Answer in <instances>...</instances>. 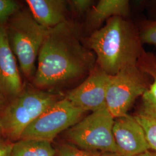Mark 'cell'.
<instances>
[{
	"label": "cell",
	"instance_id": "5bb4252c",
	"mask_svg": "<svg viewBox=\"0 0 156 156\" xmlns=\"http://www.w3.org/2000/svg\"><path fill=\"white\" fill-rule=\"evenodd\" d=\"M51 142L37 140H19L14 143L11 156H55Z\"/></svg>",
	"mask_w": 156,
	"mask_h": 156
},
{
	"label": "cell",
	"instance_id": "9a60e30c",
	"mask_svg": "<svg viewBox=\"0 0 156 156\" xmlns=\"http://www.w3.org/2000/svg\"><path fill=\"white\" fill-rule=\"evenodd\" d=\"M137 66L151 79L149 89L141 98L156 106V56L151 53L145 51L140 58Z\"/></svg>",
	"mask_w": 156,
	"mask_h": 156
},
{
	"label": "cell",
	"instance_id": "ac0fdd59",
	"mask_svg": "<svg viewBox=\"0 0 156 156\" xmlns=\"http://www.w3.org/2000/svg\"><path fill=\"white\" fill-rule=\"evenodd\" d=\"M139 34L142 44L156 45V20L143 23Z\"/></svg>",
	"mask_w": 156,
	"mask_h": 156
},
{
	"label": "cell",
	"instance_id": "8992f818",
	"mask_svg": "<svg viewBox=\"0 0 156 156\" xmlns=\"http://www.w3.org/2000/svg\"><path fill=\"white\" fill-rule=\"evenodd\" d=\"M151 77L138 66L123 68L111 76L106 96V109L114 119L127 115L135 100L148 90Z\"/></svg>",
	"mask_w": 156,
	"mask_h": 156
},
{
	"label": "cell",
	"instance_id": "277c9868",
	"mask_svg": "<svg viewBox=\"0 0 156 156\" xmlns=\"http://www.w3.org/2000/svg\"><path fill=\"white\" fill-rule=\"evenodd\" d=\"M58 100L49 92L23 90L1 112L2 134L10 140H20L28 126Z\"/></svg>",
	"mask_w": 156,
	"mask_h": 156
},
{
	"label": "cell",
	"instance_id": "ba28073f",
	"mask_svg": "<svg viewBox=\"0 0 156 156\" xmlns=\"http://www.w3.org/2000/svg\"><path fill=\"white\" fill-rule=\"evenodd\" d=\"M111 77L98 66L94 68L88 77L70 91L66 98L86 112L106 108V93Z\"/></svg>",
	"mask_w": 156,
	"mask_h": 156
},
{
	"label": "cell",
	"instance_id": "603a6c76",
	"mask_svg": "<svg viewBox=\"0 0 156 156\" xmlns=\"http://www.w3.org/2000/svg\"><path fill=\"white\" fill-rule=\"evenodd\" d=\"M101 156H122L117 153H111V152H104L102 153Z\"/></svg>",
	"mask_w": 156,
	"mask_h": 156
},
{
	"label": "cell",
	"instance_id": "2e32d148",
	"mask_svg": "<svg viewBox=\"0 0 156 156\" xmlns=\"http://www.w3.org/2000/svg\"><path fill=\"white\" fill-rule=\"evenodd\" d=\"M58 156H101V152L79 148L71 144L60 145L57 151Z\"/></svg>",
	"mask_w": 156,
	"mask_h": 156
},
{
	"label": "cell",
	"instance_id": "6da1fadb",
	"mask_svg": "<svg viewBox=\"0 0 156 156\" xmlns=\"http://www.w3.org/2000/svg\"><path fill=\"white\" fill-rule=\"evenodd\" d=\"M94 63V55L66 21L49 30L39 51L34 83L39 88L64 83L90 73Z\"/></svg>",
	"mask_w": 156,
	"mask_h": 156
},
{
	"label": "cell",
	"instance_id": "3957f363",
	"mask_svg": "<svg viewBox=\"0 0 156 156\" xmlns=\"http://www.w3.org/2000/svg\"><path fill=\"white\" fill-rule=\"evenodd\" d=\"M12 50L26 77L34 76L39 51L48 28L35 21L30 12L20 10L5 24Z\"/></svg>",
	"mask_w": 156,
	"mask_h": 156
},
{
	"label": "cell",
	"instance_id": "d4e9b609",
	"mask_svg": "<svg viewBox=\"0 0 156 156\" xmlns=\"http://www.w3.org/2000/svg\"><path fill=\"white\" fill-rule=\"evenodd\" d=\"M0 134H2V131H1V127L0 125Z\"/></svg>",
	"mask_w": 156,
	"mask_h": 156
},
{
	"label": "cell",
	"instance_id": "52a82bcc",
	"mask_svg": "<svg viewBox=\"0 0 156 156\" xmlns=\"http://www.w3.org/2000/svg\"><path fill=\"white\" fill-rule=\"evenodd\" d=\"M84 113L66 98L58 100L28 126L20 140L51 142L60 133L79 122Z\"/></svg>",
	"mask_w": 156,
	"mask_h": 156
},
{
	"label": "cell",
	"instance_id": "7402d4cb",
	"mask_svg": "<svg viewBox=\"0 0 156 156\" xmlns=\"http://www.w3.org/2000/svg\"><path fill=\"white\" fill-rule=\"evenodd\" d=\"M135 156H156V153L154 151L150 149Z\"/></svg>",
	"mask_w": 156,
	"mask_h": 156
},
{
	"label": "cell",
	"instance_id": "d6986e66",
	"mask_svg": "<svg viewBox=\"0 0 156 156\" xmlns=\"http://www.w3.org/2000/svg\"><path fill=\"white\" fill-rule=\"evenodd\" d=\"M68 3L73 11L78 15H82L89 11L94 6V1L92 0H73Z\"/></svg>",
	"mask_w": 156,
	"mask_h": 156
},
{
	"label": "cell",
	"instance_id": "cb8c5ba5",
	"mask_svg": "<svg viewBox=\"0 0 156 156\" xmlns=\"http://www.w3.org/2000/svg\"><path fill=\"white\" fill-rule=\"evenodd\" d=\"M151 7L154 10V11L156 12V0L151 2Z\"/></svg>",
	"mask_w": 156,
	"mask_h": 156
},
{
	"label": "cell",
	"instance_id": "7a4b0ae2",
	"mask_svg": "<svg viewBox=\"0 0 156 156\" xmlns=\"http://www.w3.org/2000/svg\"><path fill=\"white\" fill-rule=\"evenodd\" d=\"M88 45L96 55L98 66L110 76L137 66L145 52L139 32L120 16L108 19L103 27L91 34Z\"/></svg>",
	"mask_w": 156,
	"mask_h": 156
},
{
	"label": "cell",
	"instance_id": "4fadbf2b",
	"mask_svg": "<svg viewBox=\"0 0 156 156\" xmlns=\"http://www.w3.org/2000/svg\"><path fill=\"white\" fill-rule=\"evenodd\" d=\"M134 117L145 133L151 150L156 153V106L141 98Z\"/></svg>",
	"mask_w": 156,
	"mask_h": 156
},
{
	"label": "cell",
	"instance_id": "7c38bea8",
	"mask_svg": "<svg viewBox=\"0 0 156 156\" xmlns=\"http://www.w3.org/2000/svg\"><path fill=\"white\" fill-rule=\"evenodd\" d=\"M129 12L127 0H100L91 9L89 22L93 27L115 16L126 17Z\"/></svg>",
	"mask_w": 156,
	"mask_h": 156
},
{
	"label": "cell",
	"instance_id": "8fae6325",
	"mask_svg": "<svg viewBox=\"0 0 156 156\" xmlns=\"http://www.w3.org/2000/svg\"><path fill=\"white\" fill-rule=\"evenodd\" d=\"M35 21L45 28H53L66 21L67 1L64 0H27Z\"/></svg>",
	"mask_w": 156,
	"mask_h": 156
},
{
	"label": "cell",
	"instance_id": "ffe728a7",
	"mask_svg": "<svg viewBox=\"0 0 156 156\" xmlns=\"http://www.w3.org/2000/svg\"><path fill=\"white\" fill-rule=\"evenodd\" d=\"M13 145L0 135V156H11Z\"/></svg>",
	"mask_w": 156,
	"mask_h": 156
},
{
	"label": "cell",
	"instance_id": "5b68a950",
	"mask_svg": "<svg viewBox=\"0 0 156 156\" xmlns=\"http://www.w3.org/2000/svg\"><path fill=\"white\" fill-rule=\"evenodd\" d=\"M114 121L106 108L92 112L67 129L66 137L70 144L82 149L116 153Z\"/></svg>",
	"mask_w": 156,
	"mask_h": 156
},
{
	"label": "cell",
	"instance_id": "e0dca14e",
	"mask_svg": "<svg viewBox=\"0 0 156 156\" xmlns=\"http://www.w3.org/2000/svg\"><path fill=\"white\" fill-rule=\"evenodd\" d=\"M20 10L18 3L12 0H0V25H5Z\"/></svg>",
	"mask_w": 156,
	"mask_h": 156
},
{
	"label": "cell",
	"instance_id": "9c48e42d",
	"mask_svg": "<svg viewBox=\"0 0 156 156\" xmlns=\"http://www.w3.org/2000/svg\"><path fill=\"white\" fill-rule=\"evenodd\" d=\"M113 134L117 153L135 156L150 150L145 133L134 116L126 115L115 119Z\"/></svg>",
	"mask_w": 156,
	"mask_h": 156
},
{
	"label": "cell",
	"instance_id": "44dd1931",
	"mask_svg": "<svg viewBox=\"0 0 156 156\" xmlns=\"http://www.w3.org/2000/svg\"><path fill=\"white\" fill-rule=\"evenodd\" d=\"M6 100L5 95L0 89V111L1 112L5 107Z\"/></svg>",
	"mask_w": 156,
	"mask_h": 156
},
{
	"label": "cell",
	"instance_id": "30bf717a",
	"mask_svg": "<svg viewBox=\"0 0 156 156\" xmlns=\"http://www.w3.org/2000/svg\"><path fill=\"white\" fill-rule=\"evenodd\" d=\"M16 58L9 44L5 25H0V89L15 98L23 91V83Z\"/></svg>",
	"mask_w": 156,
	"mask_h": 156
}]
</instances>
